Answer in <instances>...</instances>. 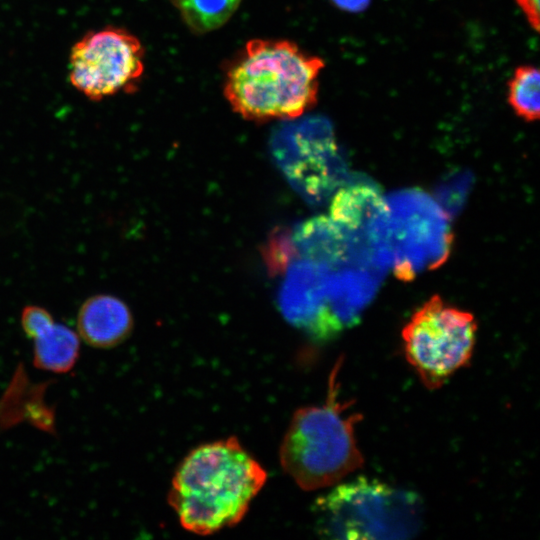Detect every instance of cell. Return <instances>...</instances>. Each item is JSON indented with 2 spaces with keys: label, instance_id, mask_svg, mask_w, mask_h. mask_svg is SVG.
Masks as SVG:
<instances>
[{
  "label": "cell",
  "instance_id": "cell-1",
  "mask_svg": "<svg viewBox=\"0 0 540 540\" xmlns=\"http://www.w3.org/2000/svg\"><path fill=\"white\" fill-rule=\"evenodd\" d=\"M267 481L264 467L236 437L191 450L174 473L168 503L181 526L209 535L237 525Z\"/></svg>",
  "mask_w": 540,
  "mask_h": 540
},
{
  "label": "cell",
  "instance_id": "cell-11",
  "mask_svg": "<svg viewBox=\"0 0 540 540\" xmlns=\"http://www.w3.org/2000/svg\"><path fill=\"white\" fill-rule=\"evenodd\" d=\"M384 205L385 197L376 185L358 180L336 191L330 217L347 231L367 239L368 226Z\"/></svg>",
  "mask_w": 540,
  "mask_h": 540
},
{
  "label": "cell",
  "instance_id": "cell-10",
  "mask_svg": "<svg viewBox=\"0 0 540 540\" xmlns=\"http://www.w3.org/2000/svg\"><path fill=\"white\" fill-rule=\"evenodd\" d=\"M128 305L117 296L98 293L86 298L76 317L80 340L96 349H110L123 343L133 329Z\"/></svg>",
  "mask_w": 540,
  "mask_h": 540
},
{
  "label": "cell",
  "instance_id": "cell-19",
  "mask_svg": "<svg viewBox=\"0 0 540 540\" xmlns=\"http://www.w3.org/2000/svg\"><path fill=\"white\" fill-rule=\"evenodd\" d=\"M339 8L350 11L359 12L364 10L371 0H332Z\"/></svg>",
  "mask_w": 540,
  "mask_h": 540
},
{
  "label": "cell",
  "instance_id": "cell-12",
  "mask_svg": "<svg viewBox=\"0 0 540 540\" xmlns=\"http://www.w3.org/2000/svg\"><path fill=\"white\" fill-rule=\"evenodd\" d=\"M80 355V337L70 327L54 323L33 339L32 362L37 369L64 374L75 366Z\"/></svg>",
  "mask_w": 540,
  "mask_h": 540
},
{
  "label": "cell",
  "instance_id": "cell-17",
  "mask_svg": "<svg viewBox=\"0 0 540 540\" xmlns=\"http://www.w3.org/2000/svg\"><path fill=\"white\" fill-rule=\"evenodd\" d=\"M55 323L52 314L44 307L26 305L20 316V324L24 334L29 339H35L47 331Z\"/></svg>",
  "mask_w": 540,
  "mask_h": 540
},
{
  "label": "cell",
  "instance_id": "cell-9",
  "mask_svg": "<svg viewBox=\"0 0 540 540\" xmlns=\"http://www.w3.org/2000/svg\"><path fill=\"white\" fill-rule=\"evenodd\" d=\"M278 306L284 318L317 340L330 339L327 324V290L331 268L296 258L284 269Z\"/></svg>",
  "mask_w": 540,
  "mask_h": 540
},
{
  "label": "cell",
  "instance_id": "cell-14",
  "mask_svg": "<svg viewBox=\"0 0 540 540\" xmlns=\"http://www.w3.org/2000/svg\"><path fill=\"white\" fill-rule=\"evenodd\" d=\"M508 103L525 121L539 118L540 73L536 67L523 65L516 68L508 83Z\"/></svg>",
  "mask_w": 540,
  "mask_h": 540
},
{
  "label": "cell",
  "instance_id": "cell-15",
  "mask_svg": "<svg viewBox=\"0 0 540 540\" xmlns=\"http://www.w3.org/2000/svg\"><path fill=\"white\" fill-rule=\"evenodd\" d=\"M264 259L271 273L284 271L286 266L297 258L290 230H276L264 248Z\"/></svg>",
  "mask_w": 540,
  "mask_h": 540
},
{
  "label": "cell",
  "instance_id": "cell-6",
  "mask_svg": "<svg viewBox=\"0 0 540 540\" xmlns=\"http://www.w3.org/2000/svg\"><path fill=\"white\" fill-rule=\"evenodd\" d=\"M477 325L474 317L430 298L402 331L408 363L428 389L440 388L473 354Z\"/></svg>",
  "mask_w": 540,
  "mask_h": 540
},
{
  "label": "cell",
  "instance_id": "cell-18",
  "mask_svg": "<svg viewBox=\"0 0 540 540\" xmlns=\"http://www.w3.org/2000/svg\"><path fill=\"white\" fill-rule=\"evenodd\" d=\"M530 26L536 32L540 27V0H515Z\"/></svg>",
  "mask_w": 540,
  "mask_h": 540
},
{
  "label": "cell",
  "instance_id": "cell-16",
  "mask_svg": "<svg viewBox=\"0 0 540 540\" xmlns=\"http://www.w3.org/2000/svg\"><path fill=\"white\" fill-rule=\"evenodd\" d=\"M28 206L16 194L0 192V238L17 231L26 221Z\"/></svg>",
  "mask_w": 540,
  "mask_h": 540
},
{
  "label": "cell",
  "instance_id": "cell-2",
  "mask_svg": "<svg viewBox=\"0 0 540 540\" xmlns=\"http://www.w3.org/2000/svg\"><path fill=\"white\" fill-rule=\"evenodd\" d=\"M324 65L292 41L251 39L228 63L223 94L244 119H295L316 104Z\"/></svg>",
  "mask_w": 540,
  "mask_h": 540
},
{
  "label": "cell",
  "instance_id": "cell-5",
  "mask_svg": "<svg viewBox=\"0 0 540 540\" xmlns=\"http://www.w3.org/2000/svg\"><path fill=\"white\" fill-rule=\"evenodd\" d=\"M369 248L382 267L402 280L432 269L447 258L452 234L446 213L425 193L404 190L385 197V205L366 232Z\"/></svg>",
  "mask_w": 540,
  "mask_h": 540
},
{
  "label": "cell",
  "instance_id": "cell-3",
  "mask_svg": "<svg viewBox=\"0 0 540 540\" xmlns=\"http://www.w3.org/2000/svg\"><path fill=\"white\" fill-rule=\"evenodd\" d=\"M341 364L331 371L325 403L297 409L280 445L283 471L306 491L333 486L364 463L354 432L361 416L346 414L350 404L337 398Z\"/></svg>",
  "mask_w": 540,
  "mask_h": 540
},
{
  "label": "cell",
  "instance_id": "cell-13",
  "mask_svg": "<svg viewBox=\"0 0 540 540\" xmlns=\"http://www.w3.org/2000/svg\"><path fill=\"white\" fill-rule=\"evenodd\" d=\"M171 1L188 28L198 34L221 28L234 15L242 2V0Z\"/></svg>",
  "mask_w": 540,
  "mask_h": 540
},
{
  "label": "cell",
  "instance_id": "cell-4",
  "mask_svg": "<svg viewBox=\"0 0 540 540\" xmlns=\"http://www.w3.org/2000/svg\"><path fill=\"white\" fill-rule=\"evenodd\" d=\"M420 497L409 490L360 477L316 499L317 532L330 539H407L423 523Z\"/></svg>",
  "mask_w": 540,
  "mask_h": 540
},
{
  "label": "cell",
  "instance_id": "cell-8",
  "mask_svg": "<svg viewBox=\"0 0 540 540\" xmlns=\"http://www.w3.org/2000/svg\"><path fill=\"white\" fill-rule=\"evenodd\" d=\"M271 151L286 180L309 203L328 200L347 177L331 126L323 120L282 129Z\"/></svg>",
  "mask_w": 540,
  "mask_h": 540
},
{
  "label": "cell",
  "instance_id": "cell-7",
  "mask_svg": "<svg viewBox=\"0 0 540 540\" xmlns=\"http://www.w3.org/2000/svg\"><path fill=\"white\" fill-rule=\"evenodd\" d=\"M145 50L125 28L106 26L84 34L69 54L71 86L90 101H102L138 88L145 70Z\"/></svg>",
  "mask_w": 540,
  "mask_h": 540
}]
</instances>
